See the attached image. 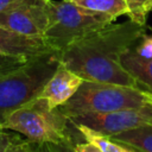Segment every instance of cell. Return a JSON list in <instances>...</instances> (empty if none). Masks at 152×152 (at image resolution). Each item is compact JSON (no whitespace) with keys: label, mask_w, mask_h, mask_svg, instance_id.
Instances as JSON below:
<instances>
[{"label":"cell","mask_w":152,"mask_h":152,"mask_svg":"<svg viewBox=\"0 0 152 152\" xmlns=\"http://www.w3.org/2000/svg\"><path fill=\"white\" fill-rule=\"evenodd\" d=\"M13 133H7V129H4L0 133V152H5L11 139H12Z\"/></svg>","instance_id":"20"},{"label":"cell","mask_w":152,"mask_h":152,"mask_svg":"<svg viewBox=\"0 0 152 152\" xmlns=\"http://www.w3.org/2000/svg\"><path fill=\"white\" fill-rule=\"evenodd\" d=\"M121 145H122V152H139V151H137L135 148H133L128 145H125V144H121Z\"/></svg>","instance_id":"24"},{"label":"cell","mask_w":152,"mask_h":152,"mask_svg":"<svg viewBox=\"0 0 152 152\" xmlns=\"http://www.w3.org/2000/svg\"><path fill=\"white\" fill-rule=\"evenodd\" d=\"M38 152H51L48 144H39L38 146Z\"/></svg>","instance_id":"23"},{"label":"cell","mask_w":152,"mask_h":152,"mask_svg":"<svg viewBox=\"0 0 152 152\" xmlns=\"http://www.w3.org/2000/svg\"><path fill=\"white\" fill-rule=\"evenodd\" d=\"M119 144L128 145L139 152H152V125H145L110 137Z\"/></svg>","instance_id":"11"},{"label":"cell","mask_w":152,"mask_h":152,"mask_svg":"<svg viewBox=\"0 0 152 152\" xmlns=\"http://www.w3.org/2000/svg\"><path fill=\"white\" fill-rule=\"evenodd\" d=\"M142 91H144V96L146 99V102L150 103V104H152V93H150L147 90H144V89H142Z\"/></svg>","instance_id":"22"},{"label":"cell","mask_w":152,"mask_h":152,"mask_svg":"<svg viewBox=\"0 0 152 152\" xmlns=\"http://www.w3.org/2000/svg\"><path fill=\"white\" fill-rule=\"evenodd\" d=\"M39 144L33 142L25 137L23 138L19 133H13L12 139L5 152H38Z\"/></svg>","instance_id":"15"},{"label":"cell","mask_w":152,"mask_h":152,"mask_svg":"<svg viewBox=\"0 0 152 152\" xmlns=\"http://www.w3.org/2000/svg\"><path fill=\"white\" fill-rule=\"evenodd\" d=\"M62 1H68V0H62ZM69 1H70V0H69Z\"/></svg>","instance_id":"26"},{"label":"cell","mask_w":152,"mask_h":152,"mask_svg":"<svg viewBox=\"0 0 152 152\" xmlns=\"http://www.w3.org/2000/svg\"><path fill=\"white\" fill-rule=\"evenodd\" d=\"M72 125H84L108 137L145 125H152V104L124 108L101 114H83L68 118Z\"/></svg>","instance_id":"6"},{"label":"cell","mask_w":152,"mask_h":152,"mask_svg":"<svg viewBox=\"0 0 152 152\" xmlns=\"http://www.w3.org/2000/svg\"><path fill=\"white\" fill-rule=\"evenodd\" d=\"M59 65L58 51L31 58L20 68L0 76V126L7 116L36 99Z\"/></svg>","instance_id":"2"},{"label":"cell","mask_w":152,"mask_h":152,"mask_svg":"<svg viewBox=\"0 0 152 152\" xmlns=\"http://www.w3.org/2000/svg\"><path fill=\"white\" fill-rule=\"evenodd\" d=\"M72 146H74L75 152H102L96 145H94L93 142H90L88 140H83L80 142L74 141Z\"/></svg>","instance_id":"18"},{"label":"cell","mask_w":152,"mask_h":152,"mask_svg":"<svg viewBox=\"0 0 152 152\" xmlns=\"http://www.w3.org/2000/svg\"><path fill=\"white\" fill-rule=\"evenodd\" d=\"M2 131H4V128H2V127H1V126H0V133H1V132H2Z\"/></svg>","instance_id":"25"},{"label":"cell","mask_w":152,"mask_h":152,"mask_svg":"<svg viewBox=\"0 0 152 152\" xmlns=\"http://www.w3.org/2000/svg\"><path fill=\"white\" fill-rule=\"evenodd\" d=\"M146 103L144 91L139 87L83 80L74 96L58 108L66 118H71L140 107Z\"/></svg>","instance_id":"4"},{"label":"cell","mask_w":152,"mask_h":152,"mask_svg":"<svg viewBox=\"0 0 152 152\" xmlns=\"http://www.w3.org/2000/svg\"><path fill=\"white\" fill-rule=\"evenodd\" d=\"M71 124L57 108H50L48 101L37 96L12 112L2 128L13 131L37 144H59L71 140Z\"/></svg>","instance_id":"3"},{"label":"cell","mask_w":152,"mask_h":152,"mask_svg":"<svg viewBox=\"0 0 152 152\" xmlns=\"http://www.w3.org/2000/svg\"><path fill=\"white\" fill-rule=\"evenodd\" d=\"M50 25V0H19L0 13V26L31 37H44Z\"/></svg>","instance_id":"7"},{"label":"cell","mask_w":152,"mask_h":152,"mask_svg":"<svg viewBox=\"0 0 152 152\" xmlns=\"http://www.w3.org/2000/svg\"><path fill=\"white\" fill-rule=\"evenodd\" d=\"M133 49L139 56L145 58H152V33L147 34L145 32L133 45Z\"/></svg>","instance_id":"17"},{"label":"cell","mask_w":152,"mask_h":152,"mask_svg":"<svg viewBox=\"0 0 152 152\" xmlns=\"http://www.w3.org/2000/svg\"><path fill=\"white\" fill-rule=\"evenodd\" d=\"M71 126L77 131V133L84 139L94 145H96L102 152H122V145L114 141L110 137L94 131L84 125H72Z\"/></svg>","instance_id":"13"},{"label":"cell","mask_w":152,"mask_h":152,"mask_svg":"<svg viewBox=\"0 0 152 152\" xmlns=\"http://www.w3.org/2000/svg\"><path fill=\"white\" fill-rule=\"evenodd\" d=\"M114 21L110 15L86 8L74 1L50 0V25L44 37L61 51L71 42Z\"/></svg>","instance_id":"5"},{"label":"cell","mask_w":152,"mask_h":152,"mask_svg":"<svg viewBox=\"0 0 152 152\" xmlns=\"http://www.w3.org/2000/svg\"><path fill=\"white\" fill-rule=\"evenodd\" d=\"M121 65L144 90L152 93V58L139 56L133 46L121 56Z\"/></svg>","instance_id":"10"},{"label":"cell","mask_w":152,"mask_h":152,"mask_svg":"<svg viewBox=\"0 0 152 152\" xmlns=\"http://www.w3.org/2000/svg\"><path fill=\"white\" fill-rule=\"evenodd\" d=\"M83 78L59 63L53 75L45 83L38 96L44 97L50 108H57L74 96Z\"/></svg>","instance_id":"9"},{"label":"cell","mask_w":152,"mask_h":152,"mask_svg":"<svg viewBox=\"0 0 152 152\" xmlns=\"http://www.w3.org/2000/svg\"><path fill=\"white\" fill-rule=\"evenodd\" d=\"M57 52L45 37H31L0 26V53L27 59Z\"/></svg>","instance_id":"8"},{"label":"cell","mask_w":152,"mask_h":152,"mask_svg":"<svg viewBox=\"0 0 152 152\" xmlns=\"http://www.w3.org/2000/svg\"><path fill=\"white\" fill-rule=\"evenodd\" d=\"M19 0H0V13L11 8L13 5H15Z\"/></svg>","instance_id":"21"},{"label":"cell","mask_w":152,"mask_h":152,"mask_svg":"<svg viewBox=\"0 0 152 152\" xmlns=\"http://www.w3.org/2000/svg\"><path fill=\"white\" fill-rule=\"evenodd\" d=\"M27 61L30 59L24 58V57H15V56H8V55L0 53V76L20 68Z\"/></svg>","instance_id":"16"},{"label":"cell","mask_w":152,"mask_h":152,"mask_svg":"<svg viewBox=\"0 0 152 152\" xmlns=\"http://www.w3.org/2000/svg\"><path fill=\"white\" fill-rule=\"evenodd\" d=\"M128 18L140 25H146V19L152 12V0H126Z\"/></svg>","instance_id":"14"},{"label":"cell","mask_w":152,"mask_h":152,"mask_svg":"<svg viewBox=\"0 0 152 152\" xmlns=\"http://www.w3.org/2000/svg\"><path fill=\"white\" fill-rule=\"evenodd\" d=\"M72 144H74V139L59 144H48V146L51 152H75Z\"/></svg>","instance_id":"19"},{"label":"cell","mask_w":152,"mask_h":152,"mask_svg":"<svg viewBox=\"0 0 152 152\" xmlns=\"http://www.w3.org/2000/svg\"><path fill=\"white\" fill-rule=\"evenodd\" d=\"M75 4L83 6L86 8L97 11L104 14L110 15L113 19H116L121 15H127L128 7L126 0H70Z\"/></svg>","instance_id":"12"},{"label":"cell","mask_w":152,"mask_h":152,"mask_svg":"<svg viewBox=\"0 0 152 152\" xmlns=\"http://www.w3.org/2000/svg\"><path fill=\"white\" fill-rule=\"evenodd\" d=\"M144 33L145 26L131 19L112 23L71 42L58 51V59L83 80L138 87L121 65V56Z\"/></svg>","instance_id":"1"}]
</instances>
